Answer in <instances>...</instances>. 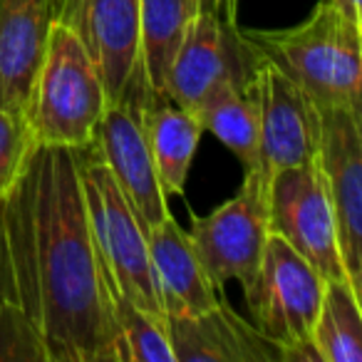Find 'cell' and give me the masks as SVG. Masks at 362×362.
Instances as JSON below:
<instances>
[{
  "mask_svg": "<svg viewBox=\"0 0 362 362\" xmlns=\"http://www.w3.org/2000/svg\"><path fill=\"white\" fill-rule=\"evenodd\" d=\"M107 105L105 82L87 47L70 25L52 21L23 105L35 144L85 149L95 141Z\"/></svg>",
  "mask_w": 362,
  "mask_h": 362,
  "instance_id": "cell-3",
  "label": "cell"
},
{
  "mask_svg": "<svg viewBox=\"0 0 362 362\" xmlns=\"http://www.w3.org/2000/svg\"><path fill=\"white\" fill-rule=\"evenodd\" d=\"M156 293L164 315H197L218 303V288L209 281L192 238L171 216L146 231Z\"/></svg>",
  "mask_w": 362,
  "mask_h": 362,
  "instance_id": "cell-14",
  "label": "cell"
},
{
  "mask_svg": "<svg viewBox=\"0 0 362 362\" xmlns=\"http://www.w3.org/2000/svg\"><path fill=\"white\" fill-rule=\"evenodd\" d=\"M52 6H57V0H52Z\"/></svg>",
  "mask_w": 362,
  "mask_h": 362,
  "instance_id": "cell-25",
  "label": "cell"
},
{
  "mask_svg": "<svg viewBox=\"0 0 362 362\" xmlns=\"http://www.w3.org/2000/svg\"><path fill=\"white\" fill-rule=\"evenodd\" d=\"M35 149L37 144L23 119V112L0 105V199L11 194Z\"/></svg>",
  "mask_w": 362,
  "mask_h": 362,
  "instance_id": "cell-22",
  "label": "cell"
},
{
  "mask_svg": "<svg viewBox=\"0 0 362 362\" xmlns=\"http://www.w3.org/2000/svg\"><path fill=\"white\" fill-rule=\"evenodd\" d=\"M320 112L322 132L317 164L335 216L345 276L352 291L362 296V112Z\"/></svg>",
  "mask_w": 362,
  "mask_h": 362,
  "instance_id": "cell-10",
  "label": "cell"
},
{
  "mask_svg": "<svg viewBox=\"0 0 362 362\" xmlns=\"http://www.w3.org/2000/svg\"><path fill=\"white\" fill-rule=\"evenodd\" d=\"M199 11L218 16L228 25H238V0H197Z\"/></svg>",
  "mask_w": 362,
  "mask_h": 362,
  "instance_id": "cell-23",
  "label": "cell"
},
{
  "mask_svg": "<svg viewBox=\"0 0 362 362\" xmlns=\"http://www.w3.org/2000/svg\"><path fill=\"white\" fill-rule=\"evenodd\" d=\"M55 21L52 0H0V105L23 112Z\"/></svg>",
  "mask_w": 362,
  "mask_h": 362,
  "instance_id": "cell-15",
  "label": "cell"
},
{
  "mask_svg": "<svg viewBox=\"0 0 362 362\" xmlns=\"http://www.w3.org/2000/svg\"><path fill=\"white\" fill-rule=\"evenodd\" d=\"M362 296L347 281H325L310 342L320 362H362Z\"/></svg>",
  "mask_w": 362,
  "mask_h": 362,
  "instance_id": "cell-19",
  "label": "cell"
},
{
  "mask_svg": "<svg viewBox=\"0 0 362 362\" xmlns=\"http://www.w3.org/2000/svg\"><path fill=\"white\" fill-rule=\"evenodd\" d=\"M77 164H80V187L87 209V223H90L107 286L164 322L166 315L156 293L144 223L127 202L124 192L107 169L102 156L97 154L95 144L77 149Z\"/></svg>",
  "mask_w": 362,
  "mask_h": 362,
  "instance_id": "cell-4",
  "label": "cell"
},
{
  "mask_svg": "<svg viewBox=\"0 0 362 362\" xmlns=\"http://www.w3.org/2000/svg\"><path fill=\"white\" fill-rule=\"evenodd\" d=\"M248 87L258 110L261 169L273 176L281 169L315 159L322 112L308 92L261 52H256Z\"/></svg>",
  "mask_w": 362,
  "mask_h": 362,
  "instance_id": "cell-9",
  "label": "cell"
},
{
  "mask_svg": "<svg viewBox=\"0 0 362 362\" xmlns=\"http://www.w3.org/2000/svg\"><path fill=\"white\" fill-rule=\"evenodd\" d=\"M268 181L263 169H248L233 199L209 216H192V238L209 281L221 291L228 281L243 288L256 276L268 228Z\"/></svg>",
  "mask_w": 362,
  "mask_h": 362,
  "instance_id": "cell-6",
  "label": "cell"
},
{
  "mask_svg": "<svg viewBox=\"0 0 362 362\" xmlns=\"http://www.w3.org/2000/svg\"><path fill=\"white\" fill-rule=\"evenodd\" d=\"M146 141L164 197H179L187 187V176L202 139V124L194 112L176 107L164 97L149 95L141 107Z\"/></svg>",
  "mask_w": 362,
  "mask_h": 362,
  "instance_id": "cell-16",
  "label": "cell"
},
{
  "mask_svg": "<svg viewBox=\"0 0 362 362\" xmlns=\"http://www.w3.org/2000/svg\"><path fill=\"white\" fill-rule=\"evenodd\" d=\"M0 221L45 362H124L87 223L77 149L37 146L0 199Z\"/></svg>",
  "mask_w": 362,
  "mask_h": 362,
  "instance_id": "cell-1",
  "label": "cell"
},
{
  "mask_svg": "<svg viewBox=\"0 0 362 362\" xmlns=\"http://www.w3.org/2000/svg\"><path fill=\"white\" fill-rule=\"evenodd\" d=\"M174 362H283V352L226 300L197 315H166Z\"/></svg>",
  "mask_w": 362,
  "mask_h": 362,
  "instance_id": "cell-13",
  "label": "cell"
},
{
  "mask_svg": "<svg viewBox=\"0 0 362 362\" xmlns=\"http://www.w3.org/2000/svg\"><path fill=\"white\" fill-rule=\"evenodd\" d=\"M256 50L238 25H228L214 13L197 11L171 60L164 100L194 112L223 82H248Z\"/></svg>",
  "mask_w": 362,
  "mask_h": 362,
  "instance_id": "cell-11",
  "label": "cell"
},
{
  "mask_svg": "<svg viewBox=\"0 0 362 362\" xmlns=\"http://www.w3.org/2000/svg\"><path fill=\"white\" fill-rule=\"evenodd\" d=\"M197 11V0H139V70L156 97Z\"/></svg>",
  "mask_w": 362,
  "mask_h": 362,
  "instance_id": "cell-17",
  "label": "cell"
},
{
  "mask_svg": "<svg viewBox=\"0 0 362 362\" xmlns=\"http://www.w3.org/2000/svg\"><path fill=\"white\" fill-rule=\"evenodd\" d=\"M110 288V286H107ZM110 308L124 362H174L164 322L110 288Z\"/></svg>",
  "mask_w": 362,
  "mask_h": 362,
  "instance_id": "cell-21",
  "label": "cell"
},
{
  "mask_svg": "<svg viewBox=\"0 0 362 362\" xmlns=\"http://www.w3.org/2000/svg\"><path fill=\"white\" fill-rule=\"evenodd\" d=\"M0 362H45L40 340L23 310L3 221H0Z\"/></svg>",
  "mask_w": 362,
  "mask_h": 362,
  "instance_id": "cell-20",
  "label": "cell"
},
{
  "mask_svg": "<svg viewBox=\"0 0 362 362\" xmlns=\"http://www.w3.org/2000/svg\"><path fill=\"white\" fill-rule=\"evenodd\" d=\"M268 228L291 243L325 281H347L317 156L308 164L288 166L271 176Z\"/></svg>",
  "mask_w": 362,
  "mask_h": 362,
  "instance_id": "cell-7",
  "label": "cell"
},
{
  "mask_svg": "<svg viewBox=\"0 0 362 362\" xmlns=\"http://www.w3.org/2000/svg\"><path fill=\"white\" fill-rule=\"evenodd\" d=\"M325 278L288 241L271 233L246 293L253 325L281 347L283 362H320L310 342Z\"/></svg>",
  "mask_w": 362,
  "mask_h": 362,
  "instance_id": "cell-5",
  "label": "cell"
},
{
  "mask_svg": "<svg viewBox=\"0 0 362 362\" xmlns=\"http://www.w3.org/2000/svg\"><path fill=\"white\" fill-rule=\"evenodd\" d=\"M243 37L298 82L320 110L362 112V25L327 3L320 0L296 28L248 30Z\"/></svg>",
  "mask_w": 362,
  "mask_h": 362,
  "instance_id": "cell-2",
  "label": "cell"
},
{
  "mask_svg": "<svg viewBox=\"0 0 362 362\" xmlns=\"http://www.w3.org/2000/svg\"><path fill=\"white\" fill-rule=\"evenodd\" d=\"M322 3H327L330 8H335L337 13H342V16H345L347 21L355 23V25H362V6H360V0H322Z\"/></svg>",
  "mask_w": 362,
  "mask_h": 362,
  "instance_id": "cell-24",
  "label": "cell"
},
{
  "mask_svg": "<svg viewBox=\"0 0 362 362\" xmlns=\"http://www.w3.org/2000/svg\"><path fill=\"white\" fill-rule=\"evenodd\" d=\"M149 95L154 92L149 90L139 70L124 95L107 105L105 117L97 127L95 141H92L146 231L171 216L169 199L161 192L149 141H146L144 122H141V107Z\"/></svg>",
  "mask_w": 362,
  "mask_h": 362,
  "instance_id": "cell-8",
  "label": "cell"
},
{
  "mask_svg": "<svg viewBox=\"0 0 362 362\" xmlns=\"http://www.w3.org/2000/svg\"><path fill=\"white\" fill-rule=\"evenodd\" d=\"M55 21L87 47L110 105L119 100L139 72V0H57Z\"/></svg>",
  "mask_w": 362,
  "mask_h": 362,
  "instance_id": "cell-12",
  "label": "cell"
},
{
  "mask_svg": "<svg viewBox=\"0 0 362 362\" xmlns=\"http://www.w3.org/2000/svg\"><path fill=\"white\" fill-rule=\"evenodd\" d=\"M202 129L211 132L248 169H261L258 110L248 82H223L194 110Z\"/></svg>",
  "mask_w": 362,
  "mask_h": 362,
  "instance_id": "cell-18",
  "label": "cell"
}]
</instances>
